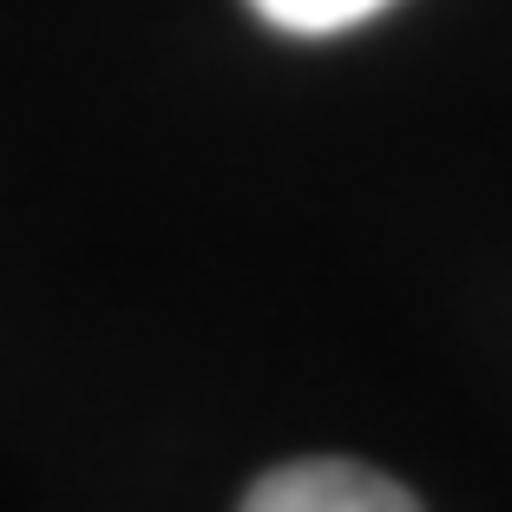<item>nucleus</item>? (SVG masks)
I'll list each match as a JSON object with an SVG mask.
<instances>
[{
    "instance_id": "1",
    "label": "nucleus",
    "mask_w": 512,
    "mask_h": 512,
    "mask_svg": "<svg viewBox=\"0 0 512 512\" xmlns=\"http://www.w3.org/2000/svg\"><path fill=\"white\" fill-rule=\"evenodd\" d=\"M237 512H421V499L362 460H289L263 473Z\"/></svg>"
},
{
    "instance_id": "2",
    "label": "nucleus",
    "mask_w": 512,
    "mask_h": 512,
    "mask_svg": "<svg viewBox=\"0 0 512 512\" xmlns=\"http://www.w3.org/2000/svg\"><path fill=\"white\" fill-rule=\"evenodd\" d=\"M250 7L270 20L276 33L322 40V33H342V27H362V20H375L388 0H250Z\"/></svg>"
}]
</instances>
